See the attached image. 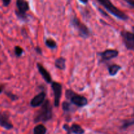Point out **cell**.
<instances>
[{
    "label": "cell",
    "instance_id": "6da1fadb",
    "mask_svg": "<svg viewBox=\"0 0 134 134\" xmlns=\"http://www.w3.org/2000/svg\"><path fill=\"white\" fill-rule=\"evenodd\" d=\"M52 106L48 99H46L45 102L41 105L40 109L37 111L34 118V122H45L51 120L52 118Z\"/></svg>",
    "mask_w": 134,
    "mask_h": 134
},
{
    "label": "cell",
    "instance_id": "7a4b0ae2",
    "mask_svg": "<svg viewBox=\"0 0 134 134\" xmlns=\"http://www.w3.org/2000/svg\"><path fill=\"white\" fill-rule=\"evenodd\" d=\"M97 1L101 5H102L109 13H111L113 16H115L118 19L124 21L128 20L129 19V16L126 13L120 10L119 8L115 6L110 0H97Z\"/></svg>",
    "mask_w": 134,
    "mask_h": 134
},
{
    "label": "cell",
    "instance_id": "3957f363",
    "mask_svg": "<svg viewBox=\"0 0 134 134\" xmlns=\"http://www.w3.org/2000/svg\"><path fill=\"white\" fill-rule=\"evenodd\" d=\"M70 24L72 27L78 32L79 36L82 39H88L91 36L92 32L90 29L82 23L77 16H73L70 21Z\"/></svg>",
    "mask_w": 134,
    "mask_h": 134
},
{
    "label": "cell",
    "instance_id": "277c9868",
    "mask_svg": "<svg viewBox=\"0 0 134 134\" xmlns=\"http://www.w3.org/2000/svg\"><path fill=\"white\" fill-rule=\"evenodd\" d=\"M65 98L70 100L71 103L78 107H83L88 103L87 98L83 96L77 94L72 90L68 89L65 91Z\"/></svg>",
    "mask_w": 134,
    "mask_h": 134
},
{
    "label": "cell",
    "instance_id": "5b68a950",
    "mask_svg": "<svg viewBox=\"0 0 134 134\" xmlns=\"http://www.w3.org/2000/svg\"><path fill=\"white\" fill-rule=\"evenodd\" d=\"M15 14L18 19L23 21H27V12L30 10V5L26 0H16V1Z\"/></svg>",
    "mask_w": 134,
    "mask_h": 134
},
{
    "label": "cell",
    "instance_id": "8992f818",
    "mask_svg": "<svg viewBox=\"0 0 134 134\" xmlns=\"http://www.w3.org/2000/svg\"><path fill=\"white\" fill-rule=\"evenodd\" d=\"M120 35L126 48L130 51H134V33L123 30L120 32Z\"/></svg>",
    "mask_w": 134,
    "mask_h": 134
},
{
    "label": "cell",
    "instance_id": "52a82bcc",
    "mask_svg": "<svg viewBox=\"0 0 134 134\" xmlns=\"http://www.w3.org/2000/svg\"><path fill=\"white\" fill-rule=\"evenodd\" d=\"M51 88L53 91L54 96V105L56 107H58L60 105L62 94V85L60 82L53 81L51 83Z\"/></svg>",
    "mask_w": 134,
    "mask_h": 134
},
{
    "label": "cell",
    "instance_id": "ba28073f",
    "mask_svg": "<svg viewBox=\"0 0 134 134\" xmlns=\"http://www.w3.org/2000/svg\"><path fill=\"white\" fill-rule=\"evenodd\" d=\"M119 51L116 49H107L103 52H99L98 55L100 56L101 62H103L115 58L119 56Z\"/></svg>",
    "mask_w": 134,
    "mask_h": 134
},
{
    "label": "cell",
    "instance_id": "9c48e42d",
    "mask_svg": "<svg viewBox=\"0 0 134 134\" xmlns=\"http://www.w3.org/2000/svg\"><path fill=\"white\" fill-rule=\"evenodd\" d=\"M47 94L45 92L42 91L39 94L34 96L30 101V105L32 107H38L41 106L46 100Z\"/></svg>",
    "mask_w": 134,
    "mask_h": 134
},
{
    "label": "cell",
    "instance_id": "30bf717a",
    "mask_svg": "<svg viewBox=\"0 0 134 134\" xmlns=\"http://www.w3.org/2000/svg\"><path fill=\"white\" fill-rule=\"evenodd\" d=\"M0 126L6 130L13 128V125L9 120V115L7 112L0 113Z\"/></svg>",
    "mask_w": 134,
    "mask_h": 134
},
{
    "label": "cell",
    "instance_id": "8fae6325",
    "mask_svg": "<svg viewBox=\"0 0 134 134\" xmlns=\"http://www.w3.org/2000/svg\"><path fill=\"white\" fill-rule=\"evenodd\" d=\"M37 69L39 73H40L41 75L42 76L43 79L45 81V82H47L48 84L52 83V80L51 74H50L49 72L44 68V66H43L41 64H40V63H37Z\"/></svg>",
    "mask_w": 134,
    "mask_h": 134
},
{
    "label": "cell",
    "instance_id": "7c38bea8",
    "mask_svg": "<svg viewBox=\"0 0 134 134\" xmlns=\"http://www.w3.org/2000/svg\"><path fill=\"white\" fill-rule=\"evenodd\" d=\"M65 63H66V60L64 57L61 56L55 60L54 65L57 69H60V70H65V68H66Z\"/></svg>",
    "mask_w": 134,
    "mask_h": 134
},
{
    "label": "cell",
    "instance_id": "4fadbf2b",
    "mask_svg": "<svg viewBox=\"0 0 134 134\" xmlns=\"http://www.w3.org/2000/svg\"><path fill=\"white\" fill-rule=\"evenodd\" d=\"M121 69V66L119 65H117V64H112V65H110L108 67V68H107L109 74V75L111 77H115V75H116L118 72Z\"/></svg>",
    "mask_w": 134,
    "mask_h": 134
},
{
    "label": "cell",
    "instance_id": "5bb4252c",
    "mask_svg": "<svg viewBox=\"0 0 134 134\" xmlns=\"http://www.w3.org/2000/svg\"><path fill=\"white\" fill-rule=\"evenodd\" d=\"M71 132L74 134H84L85 133V130L82 128L80 125L77 124H73L70 127Z\"/></svg>",
    "mask_w": 134,
    "mask_h": 134
},
{
    "label": "cell",
    "instance_id": "9a60e30c",
    "mask_svg": "<svg viewBox=\"0 0 134 134\" xmlns=\"http://www.w3.org/2000/svg\"><path fill=\"white\" fill-rule=\"evenodd\" d=\"M47 128L43 124H38L34 128V134H45Z\"/></svg>",
    "mask_w": 134,
    "mask_h": 134
},
{
    "label": "cell",
    "instance_id": "2e32d148",
    "mask_svg": "<svg viewBox=\"0 0 134 134\" xmlns=\"http://www.w3.org/2000/svg\"><path fill=\"white\" fill-rule=\"evenodd\" d=\"M46 47L51 50H54L57 48V43L52 39H47L44 41Z\"/></svg>",
    "mask_w": 134,
    "mask_h": 134
},
{
    "label": "cell",
    "instance_id": "e0dca14e",
    "mask_svg": "<svg viewBox=\"0 0 134 134\" xmlns=\"http://www.w3.org/2000/svg\"><path fill=\"white\" fill-rule=\"evenodd\" d=\"M62 109L65 113L72 112L73 110V107L72 106V103L68 102H64L62 103Z\"/></svg>",
    "mask_w": 134,
    "mask_h": 134
},
{
    "label": "cell",
    "instance_id": "ac0fdd59",
    "mask_svg": "<svg viewBox=\"0 0 134 134\" xmlns=\"http://www.w3.org/2000/svg\"><path fill=\"white\" fill-rule=\"evenodd\" d=\"M133 125H134V113L133 115V117H132V119H130V120H125V121L123 122L122 126L121 128H122V129H126V128H128V127Z\"/></svg>",
    "mask_w": 134,
    "mask_h": 134
},
{
    "label": "cell",
    "instance_id": "d6986e66",
    "mask_svg": "<svg viewBox=\"0 0 134 134\" xmlns=\"http://www.w3.org/2000/svg\"><path fill=\"white\" fill-rule=\"evenodd\" d=\"M14 54L16 57L19 58L20 56H22V55L24 53V50L22 47H19V46H16L14 48Z\"/></svg>",
    "mask_w": 134,
    "mask_h": 134
},
{
    "label": "cell",
    "instance_id": "ffe728a7",
    "mask_svg": "<svg viewBox=\"0 0 134 134\" xmlns=\"http://www.w3.org/2000/svg\"><path fill=\"white\" fill-rule=\"evenodd\" d=\"M5 94L12 101H16L18 99V97L16 94H14L10 92H5Z\"/></svg>",
    "mask_w": 134,
    "mask_h": 134
},
{
    "label": "cell",
    "instance_id": "44dd1931",
    "mask_svg": "<svg viewBox=\"0 0 134 134\" xmlns=\"http://www.w3.org/2000/svg\"><path fill=\"white\" fill-rule=\"evenodd\" d=\"M63 128H64V129L67 132H68V134H71V132L70 127H69L68 124H64V126H63Z\"/></svg>",
    "mask_w": 134,
    "mask_h": 134
},
{
    "label": "cell",
    "instance_id": "7402d4cb",
    "mask_svg": "<svg viewBox=\"0 0 134 134\" xmlns=\"http://www.w3.org/2000/svg\"><path fill=\"white\" fill-rule=\"evenodd\" d=\"M3 3V5L4 7H8L11 3V0H1Z\"/></svg>",
    "mask_w": 134,
    "mask_h": 134
},
{
    "label": "cell",
    "instance_id": "603a6c76",
    "mask_svg": "<svg viewBox=\"0 0 134 134\" xmlns=\"http://www.w3.org/2000/svg\"><path fill=\"white\" fill-rule=\"evenodd\" d=\"M123 1L126 2L128 5H130L132 7H134V0H123Z\"/></svg>",
    "mask_w": 134,
    "mask_h": 134
},
{
    "label": "cell",
    "instance_id": "cb8c5ba5",
    "mask_svg": "<svg viewBox=\"0 0 134 134\" xmlns=\"http://www.w3.org/2000/svg\"><path fill=\"white\" fill-rule=\"evenodd\" d=\"M35 51H36L37 53L39 54H42V50L39 47H37L35 48Z\"/></svg>",
    "mask_w": 134,
    "mask_h": 134
},
{
    "label": "cell",
    "instance_id": "d4e9b609",
    "mask_svg": "<svg viewBox=\"0 0 134 134\" xmlns=\"http://www.w3.org/2000/svg\"><path fill=\"white\" fill-rule=\"evenodd\" d=\"M79 1L82 3V4H87L88 2V0H79Z\"/></svg>",
    "mask_w": 134,
    "mask_h": 134
},
{
    "label": "cell",
    "instance_id": "484cf974",
    "mask_svg": "<svg viewBox=\"0 0 134 134\" xmlns=\"http://www.w3.org/2000/svg\"><path fill=\"white\" fill-rule=\"evenodd\" d=\"M3 88L1 86H0V94L3 92Z\"/></svg>",
    "mask_w": 134,
    "mask_h": 134
},
{
    "label": "cell",
    "instance_id": "4316f807",
    "mask_svg": "<svg viewBox=\"0 0 134 134\" xmlns=\"http://www.w3.org/2000/svg\"><path fill=\"white\" fill-rule=\"evenodd\" d=\"M132 30H133V33H134V26H133V27H132Z\"/></svg>",
    "mask_w": 134,
    "mask_h": 134
}]
</instances>
